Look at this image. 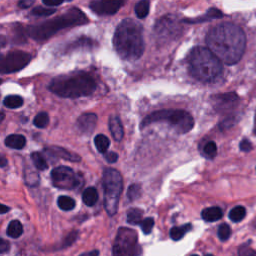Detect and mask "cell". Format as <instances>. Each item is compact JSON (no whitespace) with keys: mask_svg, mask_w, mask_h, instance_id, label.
Instances as JSON below:
<instances>
[{"mask_svg":"<svg viewBox=\"0 0 256 256\" xmlns=\"http://www.w3.org/2000/svg\"><path fill=\"white\" fill-rule=\"evenodd\" d=\"M206 44L221 62L233 65L241 59L245 51V33L241 27L234 23L218 24L207 33Z\"/></svg>","mask_w":256,"mask_h":256,"instance_id":"1","label":"cell"},{"mask_svg":"<svg viewBox=\"0 0 256 256\" xmlns=\"http://www.w3.org/2000/svg\"><path fill=\"white\" fill-rule=\"evenodd\" d=\"M113 45L118 55L125 60H136L144 52L143 28L137 21L127 18L117 26Z\"/></svg>","mask_w":256,"mask_h":256,"instance_id":"2","label":"cell"},{"mask_svg":"<svg viewBox=\"0 0 256 256\" xmlns=\"http://www.w3.org/2000/svg\"><path fill=\"white\" fill-rule=\"evenodd\" d=\"M88 22L87 16L77 7H71L60 16L53 18L40 24L30 25L26 27V34L34 40L43 41L50 38L58 31Z\"/></svg>","mask_w":256,"mask_h":256,"instance_id":"3","label":"cell"},{"mask_svg":"<svg viewBox=\"0 0 256 256\" xmlns=\"http://www.w3.org/2000/svg\"><path fill=\"white\" fill-rule=\"evenodd\" d=\"M96 81L88 73L78 72L53 78L48 86L52 93L63 98H78L92 94Z\"/></svg>","mask_w":256,"mask_h":256,"instance_id":"4","label":"cell"},{"mask_svg":"<svg viewBox=\"0 0 256 256\" xmlns=\"http://www.w3.org/2000/svg\"><path fill=\"white\" fill-rule=\"evenodd\" d=\"M188 68L192 77L201 82H212L222 73V62L205 47L197 46L188 56Z\"/></svg>","mask_w":256,"mask_h":256,"instance_id":"5","label":"cell"},{"mask_svg":"<svg viewBox=\"0 0 256 256\" xmlns=\"http://www.w3.org/2000/svg\"><path fill=\"white\" fill-rule=\"evenodd\" d=\"M155 122H166L173 126L178 133H187L194 126V119L187 111L180 109H163L146 116L140 127L144 128Z\"/></svg>","mask_w":256,"mask_h":256,"instance_id":"6","label":"cell"},{"mask_svg":"<svg viewBox=\"0 0 256 256\" xmlns=\"http://www.w3.org/2000/svg\"><path fill=\"white\" fill-rule=\"evenodd\" d=\"M104 208L108 215L113 216L118 210L119 198L123 189V180L119 171L107 168L103 173Z\"/></svg>","mask_w":256,"mask_h":256,"instance_id":"7","label":"cell"},{"mask_svg":"<svg viewBox=\"0 0 256 256\" xmlns=\"http://www.w3.org/2000/svg\"><path fill=\"white\" fill-rule=\"evenodd\" d=\"M141 251L137 232L131 228L120 227L113 244L112 256H139Z\"/></svg>","mask_w":256,"mask_h":256,"instance_id":"8","label":"cell"},{"mask_svg":"<svg viewBox=\"0 0 256 256\" xmlns=\"http://www.w3.org/2000/svg\"><path fill=\"white\" fill-rule=\"evenodd\" d=\"M182 20L174 15H165L155 23L154 32L159 40L176 39L182 32Z\"/></svg>","mask_w":256,"mask_h":256,"instance_id":"9","label":"cell"},{"mask_svg":"<svg viewBox=\"0 0 256 256\" xmlns=\"http://www.w3.org/2000/svg\"><path fill=\"white\" fill-rule=\"evenodd\" d=\"M31 61V55L24 51H12L0 57V73H14L23 69Z\"/></svg>","mask_w":256,"mask_h":256,"instance_id":"10","label":"cell"},{"mask_svg":"<svg viewBox=\"0 0 256 256\" xmlns=\"http://www.w3.org/2000/svg\"><path fill=\"white\" fill-rule=\"evenodd\" d=\"M53 185L60 189H73L78 184V179L70 167L58 166L51 171Z\"/></svg>","mask_w":256,"mask_h":256,"instance_id":"11","label":"cell"},{"mask_svg":"<svg viewBox=\"0 0 256 256\" xmlns=\"http://www.w3.org/2000/svg\"><path fill=\"white\" fill-rule=\"evenodd\" d=\"M238 101H239V97L234 92L221 93V94L213 95L211 97L212 106L219 113L231 112L237 106Z\"/></svg>","mask_w":256,"mask_h":256,"instance_id":"12","label":"cell"},{"mask_svg":"<svg viewBox=\"0 0 256 256\" xmlns=\"http://www.w3.org/2000/svg\"><path fill=\"white\" fill-rule=\"evenodd\" d=\"M123 4V1H117V0H108V1L97 0L90 3V8L98 15H112L115 14Z\"/></svg>","mask_w":256,"mask_h":256,"instance_id":"13","label":"cell"},{"mask_svg":"<svg viewBox=\"0 0 256 256\" xmlns=\"http://www.w3.org/2000/svg\"><path fill=\"white\" fill-rule=\"evenodd\" d=\"M97 124V115L94 113H83L77 119L78 130L84 134L92 133Z\"/></svg>","mask_w":256,"mask_h":256,"instance_id":"14","label":"cell"},{"mask_svg":"<svg viewBox=\"0 0 256 256\" xmlns=\"http://www.w3.org/2000/svg\"><path fill=\"white\" fill-rule=\"evenodd\" d=\"M45 152L55 158H61L72 162H79L81 160V157L79 155L59 147V146H49V147L45 148Z\"/></svg>","mask_w":256,"mask_h":256,"instance_id":"15","label":"cell"},{"mask_svg":"<svg viewBox=\"0 0 256 256\" xmlns=\"http://www.w3.org/2000/svg\"><path fill=\"white\" fill-rule=\"evenodd\" d=\"M109 129L116 141H121L124 136V130L122 123L118 116L113 115L109 118Z\"/></svg>","mask_w":256,"mask_h":256,"instance_id":"16","label":"cell"},{"mask_svg":"<svg viewBox=\"0 0 256 256\" xmlns=\"http://www.w3.org/2000/svg\"><path fill=\"white\" fill-rule=\"evenodd\" d=\"M222 17V12L220 10H218L216 8H210L204 15L195 18V19H184L182 20V22L186 23H198V22H204L212 19H218V18Z\"/></svg>","mask_w":256,"mask_h":256,"instance_id":"17","label":"cell"},{"mask_svg":"<svg viewBox=\"0 0 256 256\" xmlns=\"http://www.w3.org/2000/svg\"><path fill=\"white\" fill-rule=\"evenodd\" d=\"M201 216H202L203 220L207 222H214L222 218L223 212L221 208H219L217 206H213V207H208V208L203 209L202 212H201Z\"/></svg>","mask_w":256,"mask_h":256,"instance_id":"18","label":"cell"},{"mask_svg":"<svg viewBox=\"0 0 256 256\" xmlns=\"http://www.w3.org/2000/svg\"><path fill=\"white\" fill-rule=\"evenodd\" d=\"M5 144L7 147L20 150L26 144V138L20 134H11L6 137Z\"/></svg>","mask_w":256,"mask_h":256,"instance_id":"19","label":"cell"},{"mask_svg":"<svg viewBox=\"0 0 256 256\" xmlns=\"http://www.w3.org/2000/svg\"><path fill=\"white\" fill-rule=\"evenodd\" d=\"M82 200L87 206H93L98 200V192L94 187H88L82 194Z\"/></svg>","mask_w":256,"mask_h":256,"instance_id":"20","label":"cell"},{"mask_svg":"<svg viewBox=\"0 0 256 256\" xmlns=\"http://www.w3.org/2000/svg\"><path fill=\"white\" fill-rule=\"evenodd\" d=\"M192 226L190 223L188 224H184V225H182V226H175V227H172L171 230H170V237L177 241V240H180L181 238H183V236L189 232L191 230Z\"/></svg>","mask_w":256,"mask_h":256,"instance_id":"21","label":"cell"},{"mask_svg":"<svg viewBox=\"0 0 256 256\" xmlns=\"http://www.w3.org/2000/svg\"><path fill=\"white\" fill-rule=\"evenodd\" d=\"M6 233L9 237H12V238H18V237H20L23 233V226L20 223V221L13 220L9 223Z\"/></svg>","mask_w":256,"mask_h":256,"instance_id":"22","label":"cell"},{"mask_svg":"<svg viewBox=\"0 0 256 256\" xmlns=\"http://www.w3.org/2000/svg\"><path fill=\"white\" fill-rule=\"evenodd\" d=\"M143 211L139 208H132L127 213V222L132 225H138L142 222Z\"/></svg>","mask_w":256,"mask_h":256,"instance_id":"23","label":"cell"},{"mask_svg":"<svg viewBox=\"0 0 256 256\" xmlns=\"http://www.w3.org/2000/svg\"><path fill=\"white\" fill-rule=\"evenodd\" d=\"M94 143H95L97 150L100 153H106L109 145H110V141H109L108 137L103 134L96 135V137L94 138Z\"/></svg>","mask_w":256,"mask_h":256,"instance_id":"24","label":"cell"},{"mask_svg":"<svg viewBox=\"0 0 256 256\" xmlns=\"http://www.w3.org/2000/svg\"><path fill=\"white\" fill-rule=\"evenodd\" d=\"M246 216V209L243 206H235L229 212V218L233 222H240Z\"/></svg>","mask_w":256,"mask_h":256,"instance_id":"25","label":"cell"},{"mask_svg":"<svg viewBox=\"0 0 256 256\" xmlns=\"http://www.w3.org/2000/svg\"><path fill=\"white\" fill-rule=\"evenodd\" d=\"M31 160L34 164V166L38 170H46L48 168L47 161L39 152H33L31 154Z\"/></svg>","mask_w":256,"mask_h":256,"instance_id":"26","label":"cell"},{"mask_svg":"<svg viewBox=\"0 0 256 256\" xmlns=\"http://www.w3.org/2000/svg\"><path fill=\"white\" fill-rule=\"evenodd\" d=\"M57 204L60 209L64 211H70L72 209H74L76 203L73 198L68 197V196H60L57 200Z\"/></svg>","mask_w":256,"mask_h":256,"instance_id":"27","label":"cell"},{"mask_svg":"<svg viewBox=\"0 0 256 256\" xmlns=\"http://www.w3.org/2000/svg\"><path fill=\"white\" fill-rule=\"evenodd\" d=\"M3 103L7 108L14 109L22 106L23 98L19 95H8L7 97H5Z\"/></svg>","mask_w":256,"mask_h":256,"instance_id":"28","label":"cell"},{"mask_svg":"<svg viewBox=\"0 0 256 256\" xmlns=\"http://www.w3.org/2000/svg\"><path fill=\"white\" fill-rule=\"evenodd\" d=\"M149 7H150L149 1L142 0V1H139L135 5V14L137 15L138 18H145L149 13Z\"/></svg>","mask_w":256,"mask_h":256,"instance_id":"29","label":"cell"},{"mask_svg":"<svg viewBox=\"0 0 256 256\" xmlns=\"http://www.w3.org/2000/svg\"><path fill=\"white\" fill-rule=\"evenodd\" d=\"M203 155L209 159H213L217 154V145L213 141H208L203 146Z\"/></svg>","mask_w":256,"mask_h":256,"instance_id":"30","label":"cell"},{"mask_svg":"<svg viewBox=\"0 0 256 256\" xmlns=\"http://www.w3.org/2000/svg\"><path fill=\"white\" fill-rule=\"evenodd\" d=\"M34 125L38 128H45L49 123V116L46 112H40L35 116Z\"/></svg>","mask_w":256,"mask_h":256,"instance_id":"31","label":"cell"},{"mask_svg":"<svg viewBox=\"0 0 256 256\" xmlns=\"http://www.w3.org/2000/svg\"><path fill=\"white\" fill-rule=\"evenodd\" d=\"M217 234H218V237H219V239H220V240H222V241L227 240L230 237V235H231L230 226L228 224H226V223L221 224L220 226L218 227Z\"/></svg>","mask_w":256,"mask_h":256,"instance_id":"32","label":"cell"},{"mask_svg":"<svg viewBox=\"0 0 256 256\" xmlns=\"http://www.w3.org/2000/svg\"><path fill=\"white\" fill-rule=\"evenodd\" d=\"M237 121H238V117H237V116L234 115V114H230V115H228L227 117H225V118L220 122V124H219V127H220L221 130H223V129H228L229 127H232Z\"/></svg>","mask_w":256,"mask_h":256,"instance_id":"33","label":"cell"},{"mask_svg":"<svg viewBox=\"0 0 256 256\" xmlns=\"http://www.w3.org/2000/svg\"><path fill=\"white\" fill-rule=\"evenodd\" d=\"M92 44H93V41L89 39V38H86V37H81L79 39H77L75 42H73L70 46H69V49H75V48H78V47H88V48H91L92 47Z\"/></svg>","mask_w":256,"mask_h":256,"instance_id":"34","label":"cell"},{"mask_svg":"<svg viewBox=\"0 0 256 256\" xmlns=\"http://www.w3.org/2000/svg\"><path fill=\"white\" fill-rule=\"evenodd\" d=\"M140 194H141V186L139 184H132L127 190V197L131 201L137 199L140 196Z\"/></svg>","mask_w":256,"mask_h":256,"instance_id":"35","label":"cell"},{"mask_svg":"<svg viewBox=\"0 0 256 256\" xmlns=\"http://www.w3.org/2000/svg\"><path fill=\"white\" fill-rule=\"evenodd\" d=\"M56 12V9H52V8H43L41 6L35 7L32 9L31 14L35 16H49L52 15L53 13Z\"/></svg>","mask_w":256,"mask_h":256,"instance_id":"36","label":"cell"},{"mask_svg":"<svg viewBox=\"0 0 256 256\" xmlns=\"http://www.w3.org/2000/svg\"><path fill=\"white\" fill-rule=\"evenodd\" d=\"M141 229L144 234H149L152 231V228L154 226V219L151 217L145 218L141 222Z\"/></svg>","mask_w":256,"mask_h":256,"instance_id":"37","label":"cell"},{"mask_svg":"<svg viewBox=\"0 0 256 256\" xmlns=\"http://www.w3.org/2000/svg\"><path fill=\"white\" fill-rule=\"evenodd\" d=\"M29 171V174L25 173V181L27 185H30V186H35L38 184V181H39V177H38V174L37 173H31L30 170Z\"/></svg>","mask_w":256,"mask_h":256,"instance_id":"38","label":"cell"},{"mask_svg":"<svg viewBox=\"0 0 256 256\" xmlns=\"http://www.w3.org/2000/svg\"><path fill=\"white\" fill-rule=\"evenodd\" d=\"M77 235H78V232H77V231H72L71 233H69V234L66 236L65 240L63 241L61 248L70 246L73 242H74V241L77 239Z\"/></svg>","mask_w":256,"mask_h":256,"instance_id":"39","label":"cell"},{"mask_svg":"<svg viewBox=\"0 0 256 256\" xmlns=\"http://www.w3.org/2000/svg\"><path fill=\"white\" fill-rule=\"evenodd\" d=\"M238 254L239 256H256V252L246 245H243L239 248Z\"/></svg>","mask_w":256,"mask_h":256,"instance_id":"40","label":"cell"},{"mask_svg":"<svg viewBox=\"0 0 256 256\" xmlns=\"http://www.w3.org/2000/svg\"><path fill=\"white\" fill-rule=\"evenodd\" d=\"M239 148L244 152H249L252 149V144L248 139H243L239 144Z\"/></svg>","mask_w":256,"mask_h":256,"instance_id":"41","label":"cell"},{"mask_svg":"<svg viewBox=\"0 0 256 256\" xmlns=\"http://www.w3.org/2000/svg\"><path fill=\"white\" fill-rule=\"evenodd\" d=\"M104 158L109 163H114L118 159V154L115 152H106L104 153Z\"/></svg>","mask_w":256,"mask_h":256,"instance_id":"42","label":"cell"},{"mask_svg":"<svg viewBox=\"0 0 256 256\" xmlns=\"http://www.w3.org/2000/svg\"><path fill=\"white\" fill-rule=\"evenodd\" d=\"M9 249H10V243L5 239L0 238V253H5L9 251Z\"/></svg>","mask_w":256,"mask_h":256,"instance_id":"43","label":"cell"},{"mask_svg":"<svg viewBox=\"0 0 256 256\" xmlns=\"http://www.w3.org/2000/svg\"><path fill=\"white\" fill-rule=\"evenodd\" d=\"M33 4H34L33 0H22V1L18 2V6H19L20 8H22V9L28 8V7H30Z\"/></svg>","mask_w":256,"mask_h":256,"instance_id":"44","label":"cell"},{"mask_svg":"<svg viewBox=\"0 0 256 256\" xmlns=\"http://www.w3.org/2000/svg\"><path fill=\"white\" fill-rule=\"evenodd\" d=\"M64 1H62V0H60V1H47V0H45V1H43V4L46 5V6H58V5H61Z\"/></svg>","mask_w":256,"mask_h":256,"instance_id":"45","label":"cell"},{"mask_svg":"<svg viewBox=\"0 0 256 256\" xmlns=\"http://www.w3.org/2000/svg\"><path fill=\"white\" fill-rule=\"evenodd\" d=\"M79 256H99V251L98 250H92V251H89L86 253H82Z\"/></svg>","mask_w":256,"mask_h":256,"instance_id":"46","label":"cell"},{"mask_svg":"<svg viewBox=\"0 0 256 256\" xmlns=\"http://www.w3.org/2000/svg\"><path fill=\"white\" fill-rule=\"evenodd\" d=\"M7 165V159L4 155L0 154V167H5Z\"/></svg>","mask_w":256,"mask_h":256,"instance_id":"47","label":"cell"},{"mask_svg":"<svg viewBox=\"0 0 256 256\" xmlns=\"http://www.w3.org/2000/svg\"><path fill=\"white\" fill-rule=\"evenodd\" d=\"M6 42H7V40H6V38L4 37V36L0 35V50H1L6 45Z\"/></svg>","mask_w":256,"mask_h":256,"instance_id":"48","label":"cell"},{"mask_svg":"<svg viewBox=\"0 0 256 256\" xmlns=\"http://www.w3.org/2000/svg\"><path fill=\"white\" fill-rule=\"evenodd\" d=\"M10 210V208L6 205H3L0 203V214H4V213H7L8 211Z\"/></svg>","mask_w":256,"mask_h":256,"instance_id":"49","label":"cell"},{"mask_svg":"<svg viewBox=\"0 0 256 256\" xmlns=\"http://www.w3.org/2000/svg\"><path fill=\"white\" fill-rule=\"evenodd\" d=\"M253 132L256 134V112H255V116H254V129Z\"/></svg>","mask_w":256,"mask_h":256,"instance_id":"50","label":"cell"},{"mask_svg":"<svg viewBox=\"0 0 256 256\" xmlns=\"http://www.w3.org/2000/svg\"><path fill=\"white\" fill-rule=\"evenodd\" d=\"M4 117H5L4 113H3L2 111H0V122H1V121L4 119Z\"/></svg>","mask_w":256,"mask_h":256,"instance_id":"51","label":"cell"},{"mask_svg":"<svg viewBox=\"0 0 256 256\" xmlns=\"http://www.w3.org/2000/svg\"><path fill=\"white\" fill-rule=\"evenodd\" d=\"M206 256H213L212 254H208V255H206Z\"/></svg>","mask_w":256,"mask_h":256,"instance_id":"52","label":"cell"},{"mask_svg":"<svg viewBox=\"0 0 256 256\" xmlns=\"http://www.w3.org/2000/svg\"><path fill=\"white\" fill-rule=\"evenodd\" d=\"M2 83V80L1 79H0V84H1Z\"/></svg>","mask_w":256,"mask_h":256,"instance_id":"53","label":"cell"},{"mask_svg":"<svg viewBox=\"0 0 256 256\" xmlns=\"http://www.w3.org/2000/svg\"><path fill=\"white\" fill-rule=\"evenodd\" d=\"M191 256H198V255H196V254H194V255H191Z\"/></svg>","mask_w":256,"mask_h":256,"instance_id":"54","label":"cell"}]
</instances>
